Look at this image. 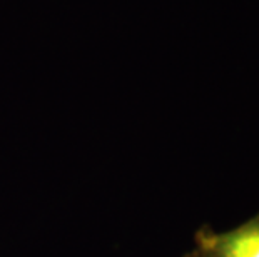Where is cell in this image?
<instances>
[{
	"label": "cell",
	"instance_id": "cell-1",
	"mask_svg": "<svg viewBox=\"0 0 259 257\" xmlns=\"http://www.w3.org/2000/svg\"><path fill=\"white\" fill-rule=\"evenodd\" d=\"M194 242L199 257H259V212L224 232L202 226L197 229Z\"/></svg>",
	"mask_w": 259,
	"mask_h": 257
},
{
	"label": "cell",
	"instance_id": "cell-2",
	"mask_svg": "<svg viewBox=\"0 0 259 257\" xmlns=\"http://www.w3.org/2000/svg\"><path fill=\"white\" fill-rule=\"evenodd\" d=\"M183 257H199V254L196 252V250H191V252H187V254H184Z\"/></svg>",
	"mask_w": 259,
	"mask_h": 257
}]
</instances>
